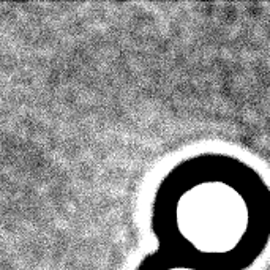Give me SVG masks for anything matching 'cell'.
<instances>
[{
  "label": "cell",
  "instance_id": "7a4b0ae2",
  "mask_svg": "<svg viewBox=\"0 0 270 270\" xmlns=\"http://www.w3.org/2000/svg\"><path fill=\"white\" fill-rule=\"evenodd\" d=\"M141 270H221L212 266H207V264L188 259V257L169 253L163 257H156L155 261L146 264V267H142Z\"/></svg>",
  "mask_w": 270,
  "mask_h": 270
},
{
  "label": "cell",
  "instance_id": "6da1fadb",
  "mask_svg": "<svg viewBox=\"0 0 270 270\" xmlns=\"http://www.w3.org/2000/svg\"><path fill=\"white\" fill-rule=\"evenodd\" d=\"M155 219L171 253L223 270L259 253L270 202L247 168L210 156L169 175L155 201Z\"/></svg>",
  "mask_w": 270,
  "mask_h": 270
}]
</instances>
